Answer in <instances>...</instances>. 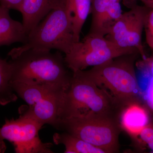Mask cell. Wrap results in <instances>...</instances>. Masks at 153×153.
<instances>
[{
  "label": "cell",
  "mask_w": 153,
  "mask_h": 153,
  "mask_svg": "<svg viewBox=\"0 0 153 153\" xmlns=\"http://www.w3.org/2000/svg\"><path fill=\"white\" fill-rule=\"evenodd\" d=\"M11 82L38 85L57 92L68 90L73 72L62 52L30 49L10 61Z\"/></svg>",
  "instance_id": "1"
},
{
  "label": "cell",
  "mask_w": 153,
  "mask_h": 153,
  "mask_svg": "<svg viewBox=\"0 0 153 153\" xmlns=\"http://www.w3.org/2000/svg\"><path fill=\"white\" fill-rule=\"evenodd\" d=\"M72 72L61 120L82 117H108L120 120L123 110L109 94L99 87L84 70Z\"/></svg>",
  "instance_id": "2"
},
{
  "label": "cell",
  "mask_w": 153,
  "mask_h": 153,
  "mask_svg": "<svg viewBox=\"0 0 153 153\" xmlns=\"http://www.w3.org/2000/svg\"><path fill=\"white\" fill-rule=\"evenodd\" d=\"M138 55V52L122 55L84 70L88 77L106 91L123 110L130 105L139 103V86L134 67Z\"/></svg>",
  "instance_id": "3"
},
{
  "label": "cell",
  "mask_w": 153,
  "mask_h": 153,
  "mask_svg": "<svg viewBox=\"0 0 153 153\" xmlns=\"http://www.w3.org/2000/svg\"><path fill=\"white\" fill-rule=\"evenodd\" d=\"M74 41L67 6L53 10L43 21L28 34L27 40L20 47L14 48L8 55L13 59L30 50L51 51L56 49L66 54Z\"/></svg>",
  "instance_id": "4"
},
{
  "label": "cell",
  "mask_w": 153,
  "mask_h": 153,
  "mask_svg": "<svg viewBox=\"0 0 153 153\" xmlns=\"http://www.w3.org/2000/svg\"><path fill=\"white\" fill-rule=\"evenodd\" d=\"M120 120L108 117L69 118L60 121L61 130L97 147L105 153L119 152Z\"/></svg>",
  "instance_id": "5"
},
{
  "label": "cell",
  "mask_w": 153,
  "mask_h": 153,
  "mask_svg": "<svg viewBox=\"0 0 153 153\" xmlns=\"http://www.w3.org/2000/svg\"><path fill=\"white\" fill-rule=\"evenodd\" d=\"M139 52L134 48H123L105 37L87 34L82 41L74 43L64 56L72 72L98 66L122 55ZM140 54V53H139Z\"/></svg>",
  "instance_id": "6"
},
{
  "label": "cell",
  "mask_w": 153,
  "mask_h": 153,
  "mask_svg": "<svg viewBox=\"0 0 153 153\" xmlns=\"http://www.w3.org/2000/svg\"><path fill=\"white\" fill-rule=\"evenodd\" d=\"M43 125L38 122L20 115L15 120L6 119L0 128V153H4L5 140L13 144L17 153H52V144L44 143L39 138V131Z\"/></svg>",
  "instance_id": "7"
},
{
  "label": "cell",
  "mask_w": 153,
  "mask_h": 153,
  "mask_svg": "<svg viewBox=\"0 0 153 153\" xmlns=\"http://www.w3.org/2000/svg\"><path fill=\"white\" fill-rule=\"evenodd\" d=\"M128 5L130 10L123 13L110 33L105 37L120 47L135 48L144 59L146 57L142 43L143 32L146 18L150 9L137 4L136 1Z\"/></svg>",
  "instance_id": "8"
},
{
  "label": "cell",
  "mask_w": 153,
  "mask_h": 153,
  "mask_svg": "<svg viewBox=\"0 0 153 153\" xmlns=\"http://www.w3.org/2000/svg\"><path fill=\"white\" fill-rule=\"evenodd\" d=\"M67 91L44 94L32 105L26 108L21 107L20 115L34 120L43 126L49 124L57 129L62 117Z\"/></svg>",
  "instance_id": "9"
},
{
  "label": "cell",
  "mask_w": 153,
  "mask_h": 153,
  "mask_svg": "<svg viewBox=\"0 0 153 153\" xmlns=\"http://www.w3.org/2000/svg\"><path fill=\"white\" fill-rule=\"evenodd\" d=\"M120 0H91L88 35L105 37L122 14Z\"/></svg>",
  "instance_id": "10"
},
{
  "label": "cell",
  "mask_w": 153,
  "mask_h": 153,
  "mask_svg": "<svg viewBox=\"0 0 153 153\" xmlns=\"http://www.w3.org/2000/svg\"><path fill=\"white\" fill-rule=\"evenodd\" d=\"M68 0H24L19 12L23 26L29 34L51 11L67 6Z\"/></svg>",
  "instance_id": "11"
},
{
  "label": "cell",
  "mask_w": 153,
  "mask_h": 153,
  "mask_svg": "<svg viewBox=\"0 0 153 153\" xmlns=\"http://www.w3.org/2000/svg\"><path fill=\"white\" fill-rule=\"evenodd\" d=\"M149 117L147 111L139 103L126 107L121 114V127L132 136H138L142 130L149 124Z\"/></svg>",
  "instance_id": "12"
},
{
  "label": "cell",
  "mask_w": 153,
  "mask_h": 153,
  "mask_svg": "<svg viewBox=\"0 0 153 153\" xmlns=\"http://www.w3.org/2000/svg\"><path fill=\"white\" fill-rule=\"evenodd\" d=\"M8 9L0 5V33L4 45L17 42L25 43L28 35L22 23L11 18Z\"/></svg>",
  "instance_id": "13"
},
{
  "label": "cell",
  "mask_w": 153,
  "mask_h": 153,
  "mask_svg": "<svg viewBox=\"0 0 153 153\" xmlns=\"http://www.w3.org/2000/svg\"><path fill=\"white\" fill-rule=\"evenodd\" d=\"M91 0H68L67 11L74 41H80L82 27L90 14Z\"/></svg>",
  "instance_id": "14"
},
{
  "label": "cell",
  "mask_w": 153,
  "mask_h": 153,
  "mask_svg": "<svg viewBox=\"0 0 153 153\" xmlns=\"http://www.w3.org/2000/svg\"><path fill=\"white\" fill-rule=\"evenodd\" d=\"M53 140L55 144L65 146V153H105L100 148L66 132L55 133Z\"/></svg>",
  "instance_id": "15"
},
{
  "label": "cell",
  "mask_w": 153,
  "mask_h": 153,
  "mask_svg": "<svg viewBox=\"0 0 153 153\" xmlns=\"http://www.w3.org/2000/svg\"><path fill=\"white\" fill-rule=\"evenodd\" d=\"M11 76L10 63L0 57V105H5L18 99L17 94L11 85Z\"/></svg>",
  "instance_id": "16"
},
{
  "label": "cell",
  "mask_w": 153,
  "mask_h": 153,
  "mask_svg": "<svg viewBox=\"0 0 153 153\" xmlns=\"http://www.w3.org/2000/svg\"><path fill=\"white\" fill-rule=\"evenodd\" d=\"M144 30L146 42L150 48L153 49V9H150L147 15Z\"/></svg>",
  "instance_id": "17"
},
{
  "label": "cell",
  "mask_w": 153,
  "mask_h": 153,
  "mask_svg": "<svg viewBox=\"0 0 153 153\" xmlns=\"http://www.w3.org/2000/svg\"><path fill=\"white\" fill-rule=\"evenodd\" d=\"M24 0H0V5L8 10L20 11Z\"/></svg>",
  "instance_id": "18"
},
{
  "label": "cell",
  "mask_w": 153,
  "mask_h": 153,
  "mask_svg": "<svg viewBox=\"0 0 153 153\" xmlns=\"http://www.w3.org/2000/svg\"><path fill=\"white\" fill-rule=\"evenodd\" d=\"M143 142L148 144L153 140V126L149 124L142 130L139 134Z\"/></svg>",
  "instance_id": "19"
},
{
  "label": "cell",
  "mask_w": 153,
  "mask_h": 153,
  "mask_svg": "<svg viewBox=\"0 0 153 153\" xmlns=\"http://www.w3.org/2000/svg\"><path fill=\"white\" fill-rule=\"evenodd\" d=\"M141 63L146 71L153 77V56L143 59Z\"/></svg>",
  "instance_id": "20"
},
{
  "label": "cell",
  "mask_w": 153,
  "mask_h": 153,
  "mask_svg": "<svg viewBox=\"0 0 153 153\" xmlns=\"http://www.w3.org/2000/svg\"><path fill=\"white\" fill-rule=\"evenodd\" d=\"M145 6L150 9H153V0H140Z\"/></svg>",
  "instance_id": "21"
},
{
  "label": "cell",
  "mask_w": 153,
  "mask_h": 153,
  "mask_svg": "<svg viewBox=\"0 0 153 153\" xmlns=\"http://www.w3.org/2000/svg\"><path fill=\"white\" fill-rule=\"evenodd\" d=\"M153 79V77H152ZM149 92V102L153 108V84Z\"/></svg>",
  "instance_id": "22"
},
{
  "label": "cell",
  "mask_w": 153,
  "mask_h": 153,
  "mask_svg": "<svg viewBox=\"0 0 153 153\" xmlns=\"http://www.w3.org/2000/svg\"><path fill=\"white\" fill-rule=\"evenodd\" d=\"M150 149L153 152V140L147 144Z\"/></svg>",
  "instance_id": "23"
},
{
  "label": "cell",
  "mask_w": 153,
  "mask_h": 153,
  "mask_svg": "<svg viewBox=\"0 0 153 153\" xmlns=\"http://www.w3.org/2000/svg\"><path fill=\"white\" fill-rule=\"evenodd\" d=\"M2 46H4V41H3L2 38L1 33H0V47Z\"/></svg>",
  "instance_id": "24"
}]
</instances>
